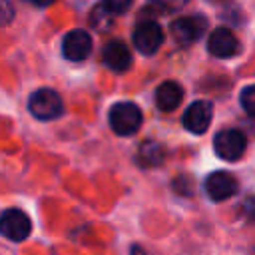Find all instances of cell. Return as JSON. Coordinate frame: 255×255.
<instances>
[{
	"label": "cell",
	"mask_w": 255,
	"mask_h": 255,
	"mask_svg": "<svg viewBox=\"0 0 255 255\" xmlns=\"http://www.w3.org/2000/svg\"><path fill=\"white\" fill-rule=\"evenodd\" d=\"M163 157H165V149H163L161 143H155V141L141 143L139 153H137V159L143 167H155L163 161Z\"/></svg>",
	"instance_id": "13"
},
{
	"label": "cell",
	"mask_w": 255,
	"mask_h": 255,
	"mask_svg": "<svg viewBox=\"0 0 255 255\" xmlns=\"http://www.w3.org/2000/svg\"><path fill=\"white\" fill-rule=\"evenodd\" d=\"M203 187H205V193L209 195V199H213V201H225V199H229L231 195L237 193L239 183L227 171H213V173H209L205 177Z\"/></svg>",
	"instance_id": "9"
},
{
	"label": "cell",
	"mask_w": 255,
	"mask_h": 255,
	"mask_svg": "<svg viewBox=\"0 0 255 255\" xmlns=\"http://www.w3.org/2000/svg\"><path fill=\"white\" fill-rule=\"evenodd\" d=\"M32 233V219L18 207L4 209L0 213V235L8 241H24Z\"/></svg>",
	"instance_id": "3"
},
{
	"label": "cell",
	"mask_w": 255,
	"mask_h": 255,
	"mask_svg": "<svg viewBox=\"0 0 255 255\" xmlns=\"http://www.w3.org/2000/svg\"><path fill=\"white\" fill-rule=\"evenodd\" d=\"M28 2H32V4H36V6H48V4H52L54 0H28Z\"/></svg>",
	"instance_id": "19"
},
{
	"label": "cell",
	"mask_w": 255,
	"mask_h": 255,
	"mask_svg": "<svg viewBox=\"0 0 255 255\" xmlns=\"http://www.w3.org/2000/svg\"><path fill=\"white\" fill-rule=\"evenodd\" d=\"M14 20V6L10 0H0V26H6Z\"/></svg>",
	"instance_id": "16"
},
{
	"label": "cell",
	"mask_w": 255,
	"mask_h": 255,
	"mask_svg": "<svg viewBox=\"0 0 255 255\" xmlns=\"http://www.w3.org/2000/svg\"><path fill=\"white\" fill-rule=\"evenodd\" d=\"M131 255H147V253H145V249H143V247L133 245V247H131Z\"/></svg>",
	"instance_id": "18"
},
{
	"label": "cell",
	"mask_w": 255,
	"mask_h": 255,
	"mask_svg": "<svg viewBox=\"0 0 255 255\" xmlns=\"http://www.w3.org/2000/svg\"><path fill=\"white\" fill-rule=\"evenodd\" d=\"M28 112L36 120H42V122L56 120L64 114V102L56 90L40 88V90L32 92V96L28 100Z\"/></svg>",
	"instance_id": "2"
},
{
	"label": "cell",
	"mask_w": 255,
	"mask_h": 255,
	"mask_svg": "<svg viewBox=\"0 0 255 255\" xmlns=\"http://www.w3.org/2000/svg\"><path fill=\"white\" fill-rule=\"evenodd\" d=\"M151 2L159 8H165V10H177V8H183L189 0H151Z\"/></svg>",
	"instance_id": "17"
},
{
	"label": "cell",
	"mask_w": 255,
	"mask_h": 255,
	"mask_svg": "<svg viewBox=\"0 0 255 255\" xmlns=\"http://www.w3.org/2000/svg\"><path fill=\"white\" fill-rule=\"evenodd\" d=\"M92 52V38L86 30H70L62 40V54L70 62H82Z\"/></svg>",
	"instance_id": "10"
},
{
	"label": "cell",
	"mask_w": 255,
	"mask_h": 255,
	"mask_svg": "<svg viewBox=\"0 0 255 255\" xmlns=\"http://www.w3.org/2000/svg\"><path fill=\"white\" fill-rule=\"evenodd\" d=\"M211 118H213V106L211 102H205V100H197L193 102L185 112H183V118H181V124L187 131L191 133H203L209 124H211Z\"/></svg>",
	"instance_id": "7"
},
{
	"label": "cell",
	"mask_w": 255,
	"mask_h": 255,
	"mask_svg": "<svg viewBox=\"0 0 255 255\" xmlns=\"http://www.w3.org/2000/svg\"><path fill=\"white\" fill-rule=\"evenodd\" d=\"M247 147V139L239 129L227 128L215 133L213 137V149L215 153L225 161H237Z\"/></svg>",
	"instance_id": "4"
},
{
	"label": "cell",
	"mask_w": 255,
	"mask_h": 255,
	"mask_svg": "<svg viewBox=\"0 0 255 255\" xmlns=\"http://www.w3.org/2000/svg\"><path fill=\"white\" fill-rule=\"evenodd\" d=\"M102 60L112 72L122 74L131 66V52L122 40H112V42H108L104 46Z\"/></svg>",
	"instance_id": "11"
},
{
	"label": "cell",
	"mask_w": 255,
	"mask_h": 255,
	"mask_svg": "<svg viewBox=\"0 0 255 255\" xmlns=\"http://www.w3.org/2000/svg\"><path fill=\"white\" fill-rule=\"evenodd\" d=\"M181 100H183V88L173 80L159 84L155 90V106L161 112H173L181 104Z\"/></svg>",
	"instance_id": "12"
},
{
	"label": "cell",
	"mask_w": 255,
	"mask_h": 255,
	"mask_svg": "<svg viewBox=\"0 0 255 255\" xmlns=\"http://www.w3.org/2000/svg\"><path fill=\"white\" fill-rule=\"evenodd\" d=\"M205 28H207V20L199 14H191V16H181V18L173 20L169 30L177 44L187 46V44H193L195 40H199L203 36Z\"/></svg>",
	"instance_id": "5"
},
{
	"label": "cell",
	"mask_w": 255,
	"mask_h": 255,
	"mask_svg": "<svg viewBox=\"0 0 255 255\" xmlns=\"http://www.w3.org/2000/svg\"><path fill=\"white\" fill-rule=\"evenodd\" d=\"M108 122H110V128L114 133L133 135L143 122V114L133 102H118L110 108Z\"/></svg>",
	"instance_id": "1"
},
{
	"label": "cell",
	"mask_w": 255,
	"mask_h": 255,
	"mask_svg": "<svg viewBox=\"0 0 255 255\" xmlns=\"http://www.w3.org/2000/svg\"><path fill=\"white\" fill-rule=\"evenodd\" d=\"M239 102H241V108L255 118V86H247L243 88L241 96H239Z\"/></svg>",
	"instance_id": "14"
},
{
	"label": "cell",
	"mask_w": 255,
	"mask_h": 255,
	"mask_svg": "<svg viewBox=\"0 0 255 255\" xmlns=\"http://www.w3.org/2000/svg\"><path fill=\"white\" fill-rule=\"evenodd\" d=\"M133 46L141 52V54H145V56H151V54H155L159 48H161V44H163V30H161V26L157 24V22H153V20H143V22H139L135 28H133Z\"/></svg>",
	"instance_id": "6"
},
{
	"label": "cell",
	"mask_w": 255,
	"mask_h": 255,
	"mask_svg": "<svg viewBox=\"0 0 255 255\" xmlns=\"http://www.w3.org/2000/svg\"><path fill=\"white\" fill-rule=\"evenodd\" d=\"M207 50L215 58H233L239 54L241 44L229 28H215L207 38Z\"/></svg>",
	"instance_id": "8"
},
{
	"label": "cell",
	"mask_w": 255,
	"mask_h": 255,
	"mask_svg": "<svg viewBox=\"0 0 255 255\" xmlns=\"http://www.w3.org/2000/svg\"><path fill=\"white\" fill-rule=\"evenodd\" d=\"M133 0H102V6L110 12V14H122L131 6Z\"/></svg>",
	"instance_id": "15"
}]
</instances>
